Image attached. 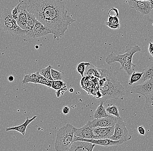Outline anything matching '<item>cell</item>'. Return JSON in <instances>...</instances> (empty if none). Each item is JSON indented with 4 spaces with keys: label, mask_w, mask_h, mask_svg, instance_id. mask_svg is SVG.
I'll return each mask as SVG.
<instances>
[{
    "label": "cell",
    "mask_w": 153,
    "mask_h": 151,
    "mask_svg": "<svg viewBox=\"0 0 153 151\" xmlns=\"http://www.w3.org/2000/svg\"><path fill=\"white\" fill-rule=\"evenodd\" d=\"M29 13L51 30L53 38H62L69 26L76 21L68 15L63 0H19Z\"/></svg>",
    "instance_id": "obj_1"
},
{
    "label": "cell",
    "mask_w": 153,
    "mask_h": 151,
    "mask_svg": "<svg viewBox=\"0 0 153 151\" xmlns=\"http://www.w3.org/2000/svg\"><path fill=\"white\" fill-rule=\"evenodd\" d=\"M99 79V89L102 94L100 103H105L111 98L119 99L125 94V89L118 81L115 74L111 71L101 69V76Z\"/></svg>",
    "instance_id": "obj_2"
},
{
    "label": "cell",
    "mask_w": 153,
    "mask_h": 151,
    "mask_svg": "<svg viewBox=\"0 0 153 151\" xmlns=\"http://www.w3.org/2000/svg\"><path fill=\"white\" fill-rule=\"evenodd\" d=\"M141 50L140 47L134 45L130 47L124 54H117L112 52L106 57L105 62L108 65L119 62L120 65V69L124 70L128 75H131L136 67V65L132 62L133 57L134 54Z\"/></svg>",
    "instance_id": "obj_3"
},
{
    "label": "cell",
    "mask_w": 153,
    "mask_h": 151,
    "mask_svg": "<svg viewBox=\"0 0 153 151\" xmlns=\"http://www.w3.org/2000/svg\"><path fill=\"white\" fill-rule=\"evenodd\" d=\"M75 127L67 123L57 132L55 141V149L57 151H70L73 142Z\"/></svg>",
    "instance_id": "obj_4"
},
{
    "label": "cell",
    "mask_w": 153,
    "mask_h": 151,
    "mask_svg": "<svg viewBox=\"0 0 153 151\" xmlns=\"http://www.w3.org/2000/svg\"><path fill=\"white\" fill-rule=\"evenodd\" d=\"M131 138L132 136L129 134L123 119L119 118L114 126L113 135L110 137V139L114 141L122 140L127 141L131 140Z\"/></svg>",
    "instance_id": "obj_5"
},
{
    "label": "cell",
    "mask_w": 153,
    "mask_h": 151,
    "mask_svg": "<svg viewBox=\"0 0 153 151\" xmlns=\"http://www.w3.org/2000/svg\"><path fill=\"white\" fill-rule=\"evenodd\" d=\"M153 91V78L142 84L134 85L131 91V94H138L146 98Z\"/></svg>",
    "instance_id": "obj_6"
},
{
    "label": "cell",
    "mask_w": 153,
    "mask_h": 151,
    "mask_svg": "<svg viewBox=\"0 0 153 151\" xmlns=\"http://www.w3.org/2000/svg\"><path fill=\"white\" fill-rule=\"evenodd\" d=\"M77 140L88 141V142H91V143H93V144H95L96 145L106 146V147L110 146H119V145L124 144V143L126 142V141L122 140L114 141V140H111L110 138L99 139H85V138H81L74 135L73 141H77Z\"/></svg>",
    "instance_id": "obj_7"
},
{
    "label": "cell",
    "mask_w": 153,
    "mask_h": 151,
    "mask_svg": "<svg viewBox=\"0 0 153 151\" xmlns=\"http://www.w3.org/2000/svg\"><path fill=\"white\" fill-rule=\"evenodd\" d=\"M128 3L131 8L139 11L143 15L150 14L152 10L149 0L147 1L128 0Z\"/></svg>",
    "instance_id": "obj_8"
},
{
    "label": "cell",
    "mask_w": 153,
    "mask_h": 151,
    "mask_svg": "<svg viewBox=\"0 0 153 151\" xmlns=\"http://www.w3.org/2000/svg\"><path fill=\"white\" fill-rule=\"evenodd\" d=\"M118 118L113 115H108L105 117L94 119L92 121H90L93 128L97 127H109L115 126Z\"/></svg>",
    "instance_id": "obj_9"
},
{
    "label": "cell",
    "mask_w": 153,
    "mask_h": 151,
    "mask_svg": "<svg viewBox=\"0 0 153 151\" xmlns=\"http://www.w3.org/2000/svg\"><path fill=\"white\" fill-rule=\"evenodd\" d=\"M1 28L6 33L12 36H26L25 30L22 29L18 25L15 20L6 24L1 27Z\"/></svg>",
    "instance_id": "obj_10"
},
{
    "label": "cell",
    "mask_w": 153,
    "mask_h": 151,
    "mask_svg": "<svg viewBox=\"0 0 153 151\" xmlns=\"http://www.w3.org/2000/svg\"><path fill=\"white\" fill-rule=\"evenodd\" d=\"M114 131V126L109 127H97L93 128L94 134V139H106L109 138L113 135Z\"/></svg>",
    "instance_id": "obj_11"
},
{
    "label": "cell",
    "mask_w": 153,
    "mask_h": 151,
    "mask_svg": "<svg viewBox=\"0 0 153 151\" xmlns=\"http://www.w3.org/2000/svg\"><path fill=\"white\" fill-rule=\"evenodd\" d=\"M74 135L85 139H94V134L93 128L91 126L90 121L87 122L85 125L81 128L75 127Z\"/></svg>",
    "instance_id": "obj_12"
},
{
    "label": "cell",
    "mask_w": 153,
    "mask_h": 151,
    "mask_svg": "<svg viewBox=\"0 0 153 151\" xmlns=\"http://www.w3.org/2000/svg\"><path fill=\"white\" fill-rule=\"evenodd\" d=\"M19 14L17 22L18 25L22 29L25 30L27 23V11L25 4L22 1L17 5Z\"/></svg>",
    "instance_id": "obj_13"
},
{
    "label": "cell",
    "mask_w": 153,
    "mask_h": 151,
    "mask_svg": "<svg viewBox=\"0 0 153 151\" xmlns=\"http://www.w3.org/2000/svg\"><path fill=\"white\" fill-rule=\"evenodd\" d=\"M52 34L51 30L44 25L38 20L36 19L33 29L32 38L33 39L45 36L48 34Z\"/></svg>",
    "instance_id": "obj_14"
},
{
    "label": "cell",
    "mask_w": 153,
    "mask_h": 151,
    "mask_svg": "<svg viewBox=\"0 0 153 151\" xmlns=\"http://www.w3.org/2000/svg\"><path fill=\"white\" fill-rule=\"evenodd\" d=\"M96 145L88 141L77 140L73 141L70 151H92Z\"/></svg>",
    "instance_id": "obj_15"
},
{
    "label": "cell",
    "mask_w": 153,
    "mask_h": 151,
    "mask_svg": "<svg viewBox=\"0 0 153 151\" xmlns=\"http://www.w3.org/2000/svg\"><path fill=\"white\" fill-rule=\"evenodd\" d=\"M37 118V116H33L32 118H29L28 117H26L25 121L21 125L19 126H15L9 127L6 129V131L8 132L10 131H16L19 132L20 133L22 134V135H25L26 134V131L27 126L31 123V122L34 121Z\"/></svg>",
    "instance_id": "obj_16"
},
{
    "label": "cell",
    "mask_w": 153,
    "mask_h": 151,
    "mask_svg": "<svg viewBox=\"0 0 153 151\" xmlns=\"http://www.w3.org/2000/svg\"><path fill=\"white\" fill-rule=\"evenodd\" d=\"M12 9L6 8L0 15V27L15 20L12 15Z\"/></svg>",
    "instance_id": "obj_17"
},
{
    "label": "cell",
    "mask_w": 153,
    "mask_h": 151,
    "mask_svg": "<svg viewBox=\"0 0 153 151\" xmlns=\"http://www.w3.org/2000/svg\"><path fill=\"white\" fill-rule=\"evenodd\" d=\"M93 76L99 78L101 76V69L96 67L95 66L91 63L86 66L84 76Z\"/></svg>",
    "instance_id": "obj_18"
},
{
    "label": "cell",
    "mask_w": 153,
    "mask_h": 151,
    "mask_svg": "<svg viewBox=\"0 0 153 151\" xmlns=\"http://www.w3.org/2000/svg\"><path fill=\"white\" fill-rule=\"evenodd\" d=\"M143 109L148 116L153 118V91L145 98V104Z\"/></svg>",
    "instance_id": "obj_19"
},
{
    "label": "cell",
    "mask_w": 153,
    "mask_h": 151,
    "mask_svg": "<svg viewBox=\"0 0 153 151\" xmlns=\"http://www.w3.org/2000/svg\"><path fill=\"white\" fill-rule=\"evenodd\" d=\"M104 103H101L94 114V117L95 119L102 118L109 115L106 111V109L103 106Z\"/></svg>",
    "instance_id": "obj_20"
},
{
    "label": "cell",
    "mask_w": 153,
    "mask_h": 151,
    "mask_svg": "<svg viewBox=\"0 0 153 151\" xmlns=\"http://www.w3.org/2000/svg\"><path fill=\"white\" fill-rule=\"evenodd\" d=\"M52 68V66L49 65L46 68H40L39 71V73L48 80L53 81V79L51 77V70Z\"/></svg>",
    "instance_id": "obj_21"
},
{
    "label": "cell",
    "mask_w": 153,
    "mask_h": 151,
    "mask_svg": "<svg viewBox=\"0 0 153 151\" xmlns=\"http://www.w3.org/2000/svg\"><path fill=\"white\" fill-rule=\"evenodd\" d=\"M51 83H52V81H49L45 78V77H43L42 75L40 74L38 71V75L36 78L35 84H41V85L46 86L49 88H51Z\"/></svg>",
    "instance_id": "obj_22"
},
{
    "label": "cell",
    "mask_w": 153,
    "mask_h": 151,
    "mask_svg": "<svg viewBox=\"0 0 153 151\" xmlns=\"http://www.w3.org/2000/svg\"><path fill=\"white\" fill-rule=\"evenodd\" d=\"M38 72L31 74H27L25 75L24 79L22 81V84L25 85L29 83H33L35 84L36 78L38 75Z\"/></svg>",
    "instance_id": "obj_23"
},
{
    "label": "cell",
    "mask_w": 153,
    "mask_h": 151,
    "mask_svg": "<svg viewBox=\"0 0 153 151\" xmlns=\"http://www.w3.org/2000/svg\"><path fill=\"white\" fill-rule=\"evenodd\" d=\"M143 72H136L134 71L131 75L130 79L129 80L128 84L130 86H132L133 84L138 82L140 80L143 75Z\"/></svg>",
    "instance_id": "obj_24"
},
{
    "label": "cell",
    "mask_w": 153,
    "mask_h": 151,
    "mask_svg": "<svg viewBox=\"0 0 153 151\" xmlns=\"http://www.w3.org/2000/svg\"><path fill=\"white\" fill-rule=\"evenodd\" d=\"M106 110L107 113L111 115H113V116H115V117L118 118L120 117V116L118 108L116 106H111L108 107L106 109Z\"/></svg>",
    "instance_id": "obj_25"
},
{
    "label": "cell",
    "mask_w": 153,
    "mask_h": 151,
    "mask_svg": "<svg viewBox=\"0 0 153 151\" xmlns=\"http://www.w3.org/2000/svg\"><path fill=\"white\" fill-rule=\"evenodd\" d=\"M51 77L53 81H62L63 79V73L61 71L56 70L52 68L51 70Z\"/></svg>",
    "instance_id": "obj_26"
},
{
    "label": "cell",
    "mask_w": 153,
    "mask_h": 151,
    "mask_svg": "<svg viewBox=\"0 0 153 151\" xmlns=\"http://www.w3.org/2000/svg\"><path fill=\"white\" fill-rule=\"evenodd\" d=\"M66 86V84L62 81H53L51 83V88L57 91Z\"/></svg>",
    "instance_id": "obj_27"
},
{
    "label": "cell",
    "mask_w": 153,
    "mask_h": 151,
    "mask_svg": "<svg viewBox=\"0 0 153 151\" xmlns=\"http://www.w3.org/2000/svg\"><path fill=\"white\" fill-rule=\"evenodd\" d=\"M90 63L85 62H82L77 65L76 67V70L78 73L80 74L82 76V78L84 77V73H85V71L86 66L88 65H89Z\"/></svg>",
    "instance_id": "obj_28"
},
{
    "label": "cell",
    "mask_w": 153,
    "mask_h": 151,
    "mask_svg": "<svg viewBox=\"0 0 153 151\" xmlns=\"http://www.w3.org/2000/svg\"><path fill=\"white\" fill-rule=\"evenodd\" d=\"M108 15L110 17H118L119 10L117 8H112L108 12Z\"/></svg>",
    "instance_id": "obj_29"
},
{
    "label": "cell",
    "mask_w": 153,
    "mask_h": 151,
    "mask_svg": "<svg viewBox=\"0 0 153 151\" xmlns=\"http://www.w3.org/2000/svg\"><path fill=\"white\" fill-rule=\"evenodd\" d=\"M105 25H106V26H107V27L111 28V29L114 30L119 29L120 26V24H118L117 25L112 24L111 23H110L109 22H106L105 23Z\"/></svg>",
    "instance_id": "obj_30"
},
{
    "label": "cell",
    "mask_w": 153,
    "mask_h": 151,
    "mask_svg": "<svg viewBox=\"0 0 153 151\" xmlns=\"http://www.w3.org/2000/svg\"><path fill=\"white\" fill-rule=\"evenodd\" d=\"M108 22L112 24L117 25L119 24V20L117 17H110L108 19Z\"/></svg>",
    "instance_id": "obj_31"
},
{
    "label": "cell",
    "mask_w": 153,
    "mask_h": 151,
    "mask_svg": "<svg viewBox=\"0 0 153 151\" xmlns=\"http://www.w3.org/2000/svg\"><path fill=\"white\" fill-rule=\"evenodd\" d=\"M58 91L56 93V95H57V97H59L61 95L64 94L67 91V86H65L64 87L58 90Z\"/></svg>",
    "instance_id": "obj_32"
},
{
    "label": "cell",
    "mask_w": 153,
    "mask_h": 151,
    "mask_svg": "<svg viewBox=\"0 0 153 151\" xmlns=\"http://www.w3.org/2000/svg\"><path fill=\"white\" fill-rule=\"evenodd\" d=\"M19 10H18V7L16 6L12 10V15L14 19L17 21L18 19V16H19Z\"/></svg>",
    "instance_id": "obj_33"
},
{
    "label": "cell",
    "mask_w": 153,
    "mask_h": 151,
    "mask_svg": "<svg viewBox=\"0 0 153 151\" xmlns=\"http://www.w3.org/2000/svg\"><path fill=\"white\" fill-rule=\"evenodd\" d=\"M137 131L139 134L143 136L145 135V130L143 126H137Z\"/></svg>",
    "instance_id": "obj_34"
},
{
    "label": "cell",
    "mask_w": 153,
    "mask_h": 151,
    "mask_svg": "<svg viewBox=\"0 0 153 151\" xmlns=\"http://www.w3.org/2000/svg\"><path fill=\"white\" fill-rule=\"evenodd\" d=\"M70 112V109L68 107L65 106L63 108L62 110V112L64 113V115H66L67 114L69 113Z\"/></svg>",
    "instance_id": "obj_35"
},
{
    "label": "cell",
    "mask_w": 153,
    "mask_h": 151,
    "mask_svg": "<svg viewBox=\"0 0 153 151\" xmlns=\"http://www.w3.org/2000/svg\"><path fill=\"white\" fill-rule=\"evenodd\" d=\"M8 80L9 82H13L14 81V77L13 75H10L8 77Z\"/></svg>",
    "instance_id": "obj_36"
},
{
    "label": "cell",
    "mask_w": 153,
    "mask_h": 151,
    "mask_svg": "<svg viewBox=\"0 0 153 151\" xmlns=\"http://www.w3.org/2000/svg\"><path fill=\"white\" fill-rule=\"evenodd\" d=\"M150 2V7L151 9H153V0H149Z\"/></svg>",
    "instance_id": "obj_37"
},
{
    "label": "cell",
    "mask_w": 153,
    "mask_h": 151,
    "mask_svg": "<svg viewBox=\"0 0 153 151\" xmlns=\"http://www.w3.org/2000/svg\"><path fill=\"white\" fill-rule=\"evenodd\" d=\"M149 52H150L151 54L153 56V48L149 47Z\"/></svg>",
    "instance_id": "obj_38"
},
{
    "label": "cell",
    "mask_w": 153,
    "mask_h": 151,
    "mask_svg": "<svg viewBox=\"0 0 153 151\" xmlns=\"http://www.w3.org/2000/svg\"><path fill=\"white\" fill-rule=\"evenodd\" d=\"M149 47L153 48V43L150 42V43H149Z\"/></svg>",
    "instance_id": "obj_39"
},
{
    "label": "cell",
    "mask_w": 153,
    "mask_h": 151,
    "mask_svg": "<svg viewBox=\"0 0 153 151\" xmlns=\"http://www.w3.org/2000/svg\"><path fill=\"white\" fill-rule=\"evenodd\" d=\"M69 91L70 92L72 93L74 92V89L73 88H70V89H69Z\"/></svg>",
    "instance_id": "obj_40"
},
{
    "label": "cell",
    "mask_w": 153,
    "mask_h": 151,
    "mask_svg": "<svg viewBox=\"0 0 153 151\" xmlns=\"http://www.w3.org/2000/svg\"><path fill=\"white\" fill-rule=\"evenodd\" d=\"M140 1H149V0H140Z\"/></svg>",
    "instance_id": "obj_41"
},
{
    "label": "cell",
    "mask_w": 153,
    "mask_h": 151,
    "mask_svg": "<svg viewBox=\"0 0 153 151\" xmlns=\"http://www.w3.org/2000/svg\"><path fill=\"white\" fill-rule=\"evenodd\" d=\"M138 1H140V0H138Z\"/></svg>",
    "instance_id": "obj_42"
}]
</instances>
